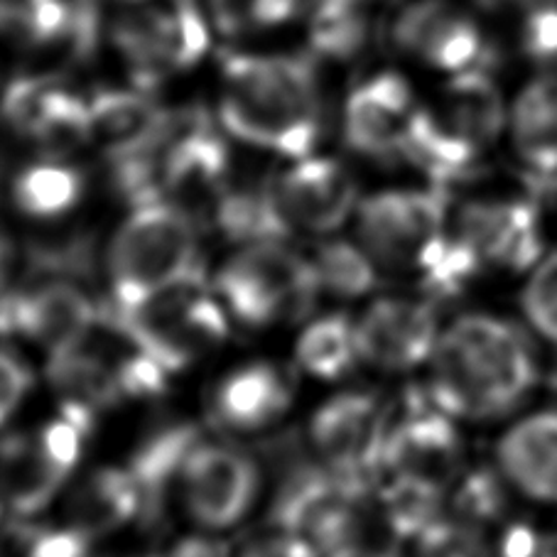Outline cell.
<instances>
[{
  "label": "cell",
  "mask_w": 557,
  "mask_h": 557,
  "mask_svg": "<svg viewBox=\"0 0 557 557\" xmlns=\"http://www.w3.org/2000/svg\"><path fill=\"white\" fill-rule=\"evenodd\" d=\"M428 393L455 420H496L537 383L531 342L494 314H465L445 326L430 357Z\"/></svg>",
  "instance_id": "obj_1"
},
{
  "label": "cell",
  "mask_w": 557,
  "mask_h": 557,
  "mask_svg": "<svg viewBox=\"0 0 557 557\" xmlns=\"http://www.w3.org/2000/svg\"><path fill=\"white\" fill-rule=\"evenodd\" d=\"M219 119L228 136L277 158L312 156L322 133V99L302 57L234 52L221 62Z\"/></svg>",
  "instance_id": "obj_2"
},
{
  "label": "cell",
  "mask_w": 557,
  "mask_h": 557,
  "mask_svg": "<svg viewBox=\"0 0 557 557\" xmlns=\"http://www.w3.org/2000/svg\"><path fill=\"white\" fill-rule=\"evenodd\" d=\"M357 236L373 263L393 273L416 275L430 300L465 290L482 271L453 232L440 191L386 189L361 199Z\"/></svg>",
  "instance_id": "obj_3"
},
{
  "label": "cell",
  "mask_w": 557,
  "mask_h": 557,
  "mask_svg": "<svg viewBox=\"0 0 557 557\" xmlns=\"http://www.w3.org/2000/svg\"><path fill=\"white\" fill-rule=\"evenodd\" d=\"M508 123L504 96L482 70L455 74L435 99L420 103L412 116L403 160L428 177H462L494 146Z\"/></svg>",
  "instance_id": "obj_4"
},
{
  "label": "cell",
  "mask_w": 557,
  "mask_h": 557,
  "mask_svg": "<svg viewBox=\"0 0 557 557\" xmlns=\"http://www.w3.org/2000/svg\"><path fill=\"white\" fill-rule=\"evenodd\" d=\"M111 305H131L205 277L199 224L170 201L133 207L106 248Z\"/></svg>",
  "instance_id": "obj_5"
},
{
  "label": "cell",
  "mask_w": 557,
  "mask_h": 557,
  "mask_svg": "<svg viewBox=\"0 0 557 557\" xmlns=\"http://www.w3.org/2000/svg\"><path fill=\"white\" fill-rule=\"evenodd\" d=\"M103 310L170 376L214 354L228 339L234 322L214 287H207L205 277L168 287L131 305L109 302Z\"/></svg>",
  "instance_id": "obj_6"
},
{
  "label": "cell",
  "mask_w": 557,
  "mask_h": 557,
  "mask_svg": "<svg viewBox=\"0 0 557 557\" xmlns=\"http://www.w3.org/2000/svg\"><path fill=\"white\" fill-rule=\"evenodd\" d=\"M211 287L232 320L251 330L307 320L322 295L310 256L285 242L242 246L219 268Z\"/></svg>",
  "instance_id": "obj_7"
},
{
  "label": "cell",
  "mask_w": 557,
  "mask_h": 557,
  "mask_svg": "<svg viewBox=\"0 0 557 557\" xmlns=\"http://www.w3.org/2000/svg\"><path fill=\"white\" fill-rule=\"evenodd\" d=\"M94 422L60 406L54 418L0 440V511L30 518L50 506L74 479Z\"/></svg>",
  "instance_id": "obj_8"
},
{
  "label": "cell",
  "mask_w": 557,
  "mask_h": 557,
  "mask_svg": "<svg viewBox=\"0 0 557 557\" xmlns=\"http://www.w3.org/2000/svg\"><path fill=\"white\" fill-rule=\"evenodd\" d=\"M209 35V15L197 0H119L111 23V40L138 89L197 66Z\"/></svg>",
  "instance_id": "obj_9"
},
{
  "label": "cell",
  "mask_w": 557,
  "mask_h": 557,
  "mask_svg": "<svg viewBox=\"0 0 557 557\" xmlns=\"http://www.w3.org/2000/svg\"><path fill=\"white\" fill-rule=\"evenodd\" d=\"M376 488L349 482L322 462H293L271 504V523L305 537L320 555L359 543Z\"/></svg>",
  "instance_id": "obj_10"
},
{
  "label": "cell",
  "mask_w": 557,
  "mask_h": 557,
  "mask_svg": "<svg viewBox=\"0 0 557 557\" xmlns=\"http://www.w3.org/2000/svg\"><path fill=\"white\" fill-rule=\"evenodd\" d=\"M393 408L376 393L344 391L312 412L307 440L317 462L349 482L376 488L386 465Z\"/></svg>",
  "instance_id": "obj_11"
},
{
  "label": "cell",
  "mask_w": 557,
  "mask_h": 557,
  "mask_svg": "<svg viewBox=\"0 0 557 557\" xmlns=\"http://www.w3.org/2000/svg\"><path fill=\"white\" fill-rule=\"evenodd\" d=\"M263 472L253 455L226 440H205L182 465L177 498L199 531L221 533L244 521L261 496Z\"/></svg>",
  "instance_id": "obj_12"
},
{
  "label": "cell",
  "mask_w": 557,
  "mask_h": 557,
  "mask_svg": "<svg viewBox=\"0 0 557 557\" xmlns=\"http://www.w3.org/2000/svg\"><path fill=\"white\" fill-rule=\"evenodd\" d=\"M101 320L103 307L76 277L30 273L0 293V337L27 339L47 354L86 337Z\"/></svg>",
  "instance_id": "obj_13"
},
{
  "label": "cell",
  "mask_w": 557,
  "mask_h": 557,
  "mask_svg": "<svg viewBox=\"0 0 557 557\" xmlns=\"http://www.w3.org/2000/svg\"><path fill=\"white\" fill-rule=\"evenodd\" d=\"M465 445L455 418L447 416L428 388H410L393 408L383 474H403L449 486L462 476Z\"/></svg>",
  "instance_id": "obj_14"
},
{
  "label": "cell",
  "mask_w": 557,
  "mask_h": 557,
  "mask_svg": "<svg viewBox=\"0 0 557 557\" xmlns=\"http://www.w3.org/2000/svg\"><path fill=\"white\" fill-rule=\"evenodd\" d=\"M232 185L226 140L197 113H180L162 160V201L185 209L201 224L211 221Z\"/></svg>",
  "instance_id": "obj_15"
},
{
  "label": "cell",
  "mask_w": 557,
  "mask_h": 557,
  "mask_svg": "<svg viewBox=\"0 0 557 557\" xmlns=\"http://www.w3.org/2000/svg\"><path fill=\"white\" fill-rule=\"evenodd\" d=\"M359 359L371 369L406 373L430 363L440 339L435 300L420 295L376 297L354 322Z\"/></svg>",
  "instance_id": "obj_16"
},
{
  "label": "cell",
  "mask_w": 557,
  "mask_h": 557,
  "mask_svg": "<svg viewBox=\"0 0 557 557\" xmlns=\"http://www.w3.org/2000/svg\"><path fill=\"white\" fill-rule=\"evenodd\" d=\"M275 205L290 232L330 236L357 216L361 205L357 177L332 158L307 156L290 160L271 180Z\"/></svg>",
  "instance_id": "obj_17"
},
{
  "label": "cell",
  "mask_w": 557,
  "mask_h": 557,
  "mask_svg": "<svg viewBox=\"0 0 557 557\" xmlns=\"http://www.w3.org/2000/svg\"><path fill=\"white\" fill-rule=\"evenodd\" d=\"M393 40L422 66L449 76L476 70L486 54L482 27L449 0L410 3L393 25Z\"/></svg>",
  "instance_id": "obj_18"
},
{
  "label": "cell",
  "mask_w": 557,
  "mask_h": 557,
  "mask_svg": "<svg viewBox=\"0 0 557 557\" xmlns=\"http://www.w3.org/2000/svg\"><path fill=\"white\" fill-rule=\"evenodd\" d=\"M453 232L482 268L523 271L541 263V224L523 199L469 201L453 216Z\"/></svg>",
  "instance_id": "obj_19"
},
{
  "label": "cell",
  "mask_w": 557,
  "mask_h": 557,
  "mask_svg": "<svg viewBox=\"0 0 557 557\" xmlns=\"http://www.w3.org/2000/svg\"><path fill=\"white\" fill-rule=\"evenodd\" d=\"M293 403V373L283 363L258 359L219 379L209 398V418L226 435H261L285 420Z\"/></svg>",
  "instance_id": "obj_20"
},
{
  "label": "cell",
  "mask_w": 557,
  "mask_h": 557,
  "mask_svg": "<svg viewBox=\"0 0 557 557\" xmlns=\"http://www.w3.org/2000/svg\"><path fill=\"white\" fill-rule=\"evenodd\" d=\"M418 106L400 74H373L349 94L344 106V140L354 152L373 160L403 158Z\"/></svg>",
  "instance_id": "obj_21"
},
{
  "label": "cell",
  "mask_w": 557,
  "mask_h": 557,
  "mask_svg": "<svg viewBox=\"0 0 557 557\" xmlns=\"http://www.w3.org/2000/svg\"><path fill=\"white\" fill-rule=\"evenodd\" d=\"M86 99L91 146L109 162L156 143L175 116L162 111L143 89H101Z\"/></svg>",
  "instance_id": "obj_22"
},
{
  "label": "cell",
  "mask_w": 557,
  "mask_h": 557,
  "mask_svg": "<svg viewBox=\"0 0 557 557\" xmlns=\"http://www.w3.org/2000/svg\"><path fill=\"white\" fill-rule=\"evenodd\" d=\"M502 476L518 492L557 504V410L533 412L506 432L496 447Z\"/></svg>",
  "instance_id": "obj_23"
},
{
  "label": "cell",
  "mask_w": 557,
  "mask_h": 557,
  "mask_svg": "<svg viewBox=\"0 0 557 557\" xmlns=\"http://www.w3.org/2000/svg\"><path fill=\"white\" fill-rule=\"evenodd\" d=\"M143 498L126 465L99 467L72 486L66 496V525L101 541L131 523L140 525Z\"/></svg>",
  "instance_id": "obj_24"
},
{
  "label": "cell",
  "mask_w": 557,
  "mask_h": 557,
  "mask_svg": "<svg viewBox=\"0 0 557 557\" xmlns=\"http://www.w3.org/2000/svg\"><path fill=\"white\" fill-rule=\"evenodd\" d=\"M89 0H0V30L35 52L79 50L96 27Z\"/></svg>",
  "instance_id": "obj_25"
},
{
  "label": "cell",
  "mask_w": 557,
  "mask_h": 557,
  "mask_svg": "<svg viewBox=\"0 0 557 557\" xmlns=\"http://www.w3.org/2000/svg\"><path fill=\"white\" fill-rule=\"evenodd\" d=\"M199 437L201 432L189 422H170L143 440L126 462L143 498L140 525L148 531L162 523L170 498L177 496L182 465Z\"/></svg>",
  "instance_id": "obj_26"
},
{
  "label": "cell",
  "mask_w": 557,
  "mask_h": 557,
  "mask_svg": "<svg viewBox=\"0 0 557 557\" xmlns=\"http://www.w3.org/2000/svg\"><path fill=\"white\" fill-rule=\"evenodd\" d=\"M86 195V172L72 158L40 156L11 180V201L25 219L52 224L79 209Z\"/></svg>",
  "instance_id": "obj_27"
},
{
  "label": "cell",
  "mask_w": 557,
  "mask_h": 557,
  "mask_svg": "<svg viewBox=\"0 0 557 557\" xmlns=\"http://www.w3.org/2000/svg\"><path fill=\"white\" fill-rule=\"evenodd\" d=\"M511 140L528 168L537 175L557 172V76L528 84L518 96L511 116Z\"/></svg>",
  "instance_id": "obj_28"
},
{
  "label": "cell",
  "mask_w": 557,
  "mask_h": 557,
  "mask_svg": "<svg viewBox=\"0 0 557 557\" xmlns=\"http://www.w3.org/2000/svg\"><path fill=\"white\" fill-rule=\"evenodd\" d=\"M383 479L386 482H379L373 492V504L379 508L381 521L396 537L416 541L445 513V486L403 474H383Z\"/></svg>",
  "instance_id": "obj_29"
},
{
  "label": "cell",
  "mask_w": 557,
  "mask_h": 557,
  "mask_svg": "<svg viewBox=\"0 0 557 557\" xmlns=\"http://www.w3.org/2000/svg\"><path fill=\"white\" fill-rule=\"evenodd\" d=\"M357 330L347 314L332 312L307 322L295 344V363L307 376L339 381L357 367Z\"/></svg>",
  "instance_id": "obj_30"
},
{
  "label": "cell",
  "mask_w": 557,
  "mask_h": 557,
  "mask_svg": "<svg viewBox=\"0 0 557 557\" xmlns=\"http://www.w3.org/2000/svg\"><path fill=\"white\" fill-rule=\"evenodd\" d=\"M310 263L320 290L344 297V300L369 295L379 283V265L363 251L361 244L330 238L314 248Z\"/></svg>",
  "instance_id": "obj_31"
},
{
  "label": "cell",
  "mask_w": 557,
  "mask_h": 557,
  "mask_svg": "<svg viewBox=\"0 0 557 557\" xmlns=\"http://www.w3.org/2000/svg\"><path fill=\"white\" fill-rule=\"evenodd\" d=\"M369 21L361 0H312L310 42L326 57H349L367 42Z\"/></svg>",
  "instance_id": "obj_32"
},
{
  "label": "cell",
  "mask_w": 557,
  "mask_h": 557,
  "mask_svg": "<svg viewBox=\"0 0 557 557\" xmlns=\"http://www.w3.org/2000/svg\"><path fill=\"white\" fill-rule=\"evenodd\" d=\"M305 0H207L209 23L224 37L275 30L302 11Z\"/></svg>",
  "instance_id": "obj_33"
},
{
  "label": "cell",
  "mask_w": 557,
  "mask_h": 557,
  "mask_svg": "<svg viewBox=\"0 0 557 557\" xmlns=\"http://www.w3.org/2000/svg\"><path fill=\"white\" fill-rule=\"evenodd\" d=\"M412 557H496L488 547L482 528L462 521V518H445L425 528L412 541Z\"/></svg>",
  "instance_id": "obj_34"
},
{
  "label": "cell",
  "mask_w": 557,
  "mask_h": 557,
  "mask_svg": "<svg viewBox=\"0 0 557 557\" xmlns=\"http://www.w3.org/2000/svg\"><path fill=\"white\" fill-rule=\"evenodd\" d=\"M455 518L482 528L488 521H496L506 508L504 476H496L488 469L469 472L457 479L453 494Z\"/></svg>",
  "instance_id": "obj_35"
},
{
  "label": "cell",
  "mask_w": 557,
  "mask_h": 557,
  "mask_svg": "<svg viewBox=\"0 0 557 557\" xmlns=\"http://www.w3.org/2000/svg\"><path fill=\"white\" fill-rule=\"evenodd\" d=\"M525 320L547 342L557 344V253L535 265L521 295Z\"/></svg>",
  "instance_id": "obj_36"
},
{
  "label": "cell",
  "mask_w": 557,
  "mask_h": 557,
  "mask_svg": "<svg viewBox=\"0 0 557 557\" xmlns=\"http://www.w3.org/2000/svg\"><path fill=\"white\" fill-rule=\"evenodd\" d=\"M33 371L23 357L0 347V428L23 408L33 391Z\"/></svg>",
  "instance_id": "obj_37"
},
{
  "label": "cell",
  "mask_w": 557,
  "mask_h": 557,
  "mask_svg": "<svg viewBox=\"0 0 557 557\" xmlns=\"http://www.w3.org/2000/svg\"><path fill=\"white\" fill-rule=\"evenodd\" d=\"M96 541L84 535L72 525L37 531L27 541L25 557H99L96 555Z\"/></svg>",
  "instance_id": "obj_38"
},
{
  "label": "cell",
  "mask_w": 557,
  "mask_h": 557,
  "mask_svg": "<svg viewBox=\"0 0 557 557\" xmlns=\"http://www.w3.org/2000/svg\"><path fill=\"white\" fill-rule=\"evenodd\" d=\"M523 50L535 60H555L557 57V8L545 5L528 13L521 35Z\"/></svg>",
  "instance_id": "obj_39"
},
{
  "label": "cell",
  "mask_w": 557,
  "mask_h": 557,
  "mask_svg": "<svg viewBox=\"0 0 557 557\" xmlns=\"http://www.w3.org/2000/svg\"><path fill=\"white\" fill-rule=\"evenodd\" d=\"M236 557H322L314 545L300 535L275 528L273 533L253 537Z\"/></svg>",
  "instance_id": "obj_40"
},
{
  "label": "cell",
  "mask_w": 557,
  "mask_h": 557,
  "mask_svg": "<svg viewBox=\"0 0 557 557\" xmlns=\"http://www.w3.org/2000/svg\"><path fill=\"white\" fill-rule=\"evenodd\" d=\"M165 557H234V550L226 537H221L219 533L199 531L182 535L180 541L170 545Z\"/></svg>",
  "instance_id": "obj_41"
},
{
  "label": "cell",
  "mask_w": 557,
  "mask_h": 557,
  "mask_svg": "<svg viewBox=\"0 0 557 557\" xmlns=\"http://www.w3.org/2000/svg\"><path fill=\"white\" fill-rule=\"evenodd\" d=\"M496 557H545L541 545V533L528 525H511L498 545Z\"/></svg>",
  "instance_id": "obj_42"
},
{
  "label": "cell",
  "mask_w": 557,
  "mask_h": 557,
  "mask_svg": "<svg viewBox=\"0 0 557 557\" xmlns=\"http://www.w3.org/2000/svg\"><path fill=\"white\" fill-rule=\"evenodd\" d=\"M17 248L8 228L0 224V293H5L11 287V281L17 268Z\"/></svg>",
  "instance_id": "obj_43"
},
{
  "label": "cell",
  "mask_w": 557,
  "mask_h": 557,
  "mask_svg": "<svg viewBox=\"0 0 557 557\" xmlns=\"http://www.w3.org/2000/svg\"><path fill=\"white\" fill-rule=\"evenodd\" d=\"M324 557H398L396 550H391V547H383V545H369V543H351V545H344L339 550H334Z\"/></svg>",
  "instance_id": "obj_44"
},
{
  "label": "cell",
  "mask_w": 557,
  "mask_h": 557,
  "mask_svg": "<svg viewBox=\"0 0 557 557\" xmlns=\"http://www.w3.org/2000/svg\"><path fill=\"white\" fill-rule=\"evenodd\" d=\"M541 545H543V555L545 557H557V528L553 533L541 535Z\"/></svg>",
  "instance_id": "obj_45"
},
{
  "label": "cell",
  "mask_w": 557,
  "mask_h": 557,
  "mask_svg": "<svg viewBox=\"0 0 557 557\" xmlns=\"http://www.w3.org/2000/svg\"><path fill=\"white\" fill-rule=\"evenodd\" d=\"M0 557H5V555H3V550H0Z\"/></svg>",
  "instance_id": "obj_46"
}]
</instances>
